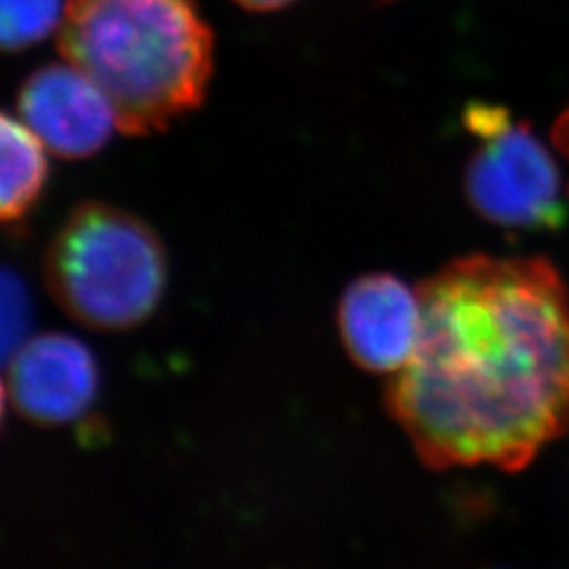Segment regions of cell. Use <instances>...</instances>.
I'll list each match as a JSON object with an SVG mask.
<instances>
[{
  "label": "cell",
  "mask_w": 569,
  "mask_h": 569,
  "mask_svg": "<svg viewBox=\"0 0 569 569\" xmlns=\"http://www.w3.org/2000/svg\"><path fill=\"white\" fill-rule=\"evenodd\" d=\"M422 329L387 390L428 468L515 472L569 428V293L545 258L468 256L418 287Z\"/></svg>",
  "instance_id": "1"
},
{
  "label": "cell",
  "mask_w": 569,
  "mask_h": 569,
  "mask_svg": "<svg viewBox=\"0 0 569 569\" xmlns=\"http://www.w3.org/2000/svg\"><path fill=\"white\" fill-rule=\"evenodd\" d=\"M60 53L96 82L127 136H150L199 108L213 34L192 0H68Z\"/></svg>",
  "instance_id": "2"
},
{
  "label": "cell",
  "mask_w": 569,
  "mask_h": 569,
  "mask_svg": "<svg viewBox=\"0 0 569 569\" xmlns=\"http://www.w3.org/2000/svg\"><path fill=\"white\" fill-rule=\"evenodd\" d=\"M44 283L61 310L98 331L143 323L161 305L167 260L140 218L106 203H82L44 256Z\"/></svg>",
  "instance_id": "3"
},
{
  "label": "cell",
  "mask_w": 569,
  "mask_h": 569,
  "mask_svg": "<svg viewBox=\"0 0 569 569\" xmlns=\"http://www.w3.org/2000/svg\"><path fill=\"white\" fill-rule=\"evenodd\" d=\"M465 127L477 140L465 173L472 209L512 230H559L568 220L561 171L528 122L505 106L470 102Z\"/></svg>",
  "instance_id": "4"
},
{
  "label": "cell",
  "mask_w": 569,
  "mask_h": 569,
  "mask_svg": "<svg viewBox=\"0 0 569 569\" xmlns=\"http://www.w3.org/2000/svg\"><path fill=\"white\" fill-rule=\"evenodd\" d=\"M4 392L23 420L60 427L82 418L98 392V367L79 340L44 333L7 361Z\"/></svg>",
  "instance_id": "5"
},
{
  "label": "cell",
  "mask_w": 569,
  "mask_h": 569,
  "mask_svg": "<svg viewBox=\"0 0 569 569\" xmlns=\"http://www.w3.org/2000/svg\"><path fill=\"white\" fill-rule=\"evenodd\" d=\"M18 110L44 148L61 159L100 152L119 127L106 93L70 61L32 72L21 84Z\"/></svg>",
  "instance_id": "6"
},
{
  "label": "cell",
  "mask_w": 569,
  "mask_h": 569,
  "mask_svg": "<svg viewBox=\"0 0 569 569\" xmlns=\"http://www.w3.org/2000/svg\"><path fill=\"white\" fill-rule=\"evenodd\" d=\"M348 357L371 373H399L413 357L422 329L418 289L392 274H367L348 284L338 308Z\"/></svg>",
  "instance_id": "7"
},
{
  "label": "cell",
  "mask_w": 569,
  "mask_h": 569,
  "mask_svg": "<svg viewBox=\"0 0 569 569\" xmlns=\"http://www.w3.org/2000/svg\"><path fill=\"white\" fill-rule=\"evenodd\" d=\"M2 178H0V216L7 224H18L41 197L49 176L44 143L21 121L2 114Z\"/></svg>",
  "instance_id": "8"
},
{
  "label": "cell",
  "mask_w": 569,
  "mask_h": 569,
  "mask_svg": "<svg viewBox=\"0 0 569 569\" xmlns=\"http://www.w3.org/2000/svg\"><path fill=\"white\" fill-rule=\"evenodd\" d=\"M61 0H0V30L7 51H21L60 28Z\"/></svg>",
  "instance_id": "9"
},
{
  "label": "cell",
  "mask_w": 569,
  "mask_h": 569,
  "mask_svg": "<svg viewBox=\"0 0 569 569\" xmlns=\"http://www.w3.org/2000/svg\"><path fill=\"white\" fill-rule=\"evenodd\" d=\"M28 326V296L20 279L9 270L2 277V355L4 363L20 348L21 336Z\"/></svg>",
  "instance_id": "10"
},
{
  "label": "cell",
  "mask_w": 569,
  "mask_h": 569,
  "mask_svg": "<svg viewBox=\"0 0 569 569\" xmlns=\"http://www.w3.org/2000/svg\"><path fill=\"white\" fill-rule=\"evenodd\" d=\"M552 142H555V148L561 152V157L569 163V108L555 122Z\"/></svg>",
  "instance_id": "11"
},
{
  "label": "cell",
  "mask_w": 569,
  "mask_h": 569,
  "mask_svg": "<svg viewBox=\"0 0 569 569\" xmlns=\"http://www.w3.org/2000/svg\"><path fill=\"white\" fill-rule=\"evenodd\" d=\"M234 2L241 4L247 11H277L293 0H234Z\"/></svg>",
  "instance_id": "12"
}]
</instances>
